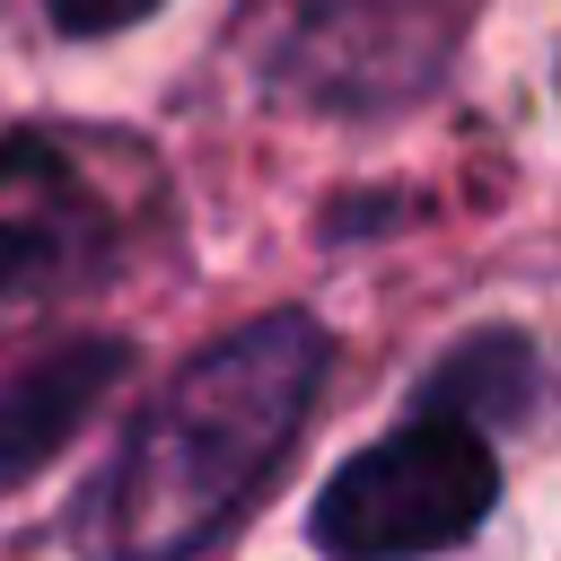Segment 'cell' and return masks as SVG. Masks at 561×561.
<instances>
[{
    "instance_id": "1",
    "label": "cell",
    "mask_w": 561,
    "mask_h": 561,
    "mask_svg": "<svg viewBox=\"0 0 561 561\" xmlns=\"http://www.w3.org/2000/svg\"><path fill=\"white\" fill-rule=\"evenodd\" d=\"M316 377H324V333H316V316H289V307L254 316L228 342H210L202 359H184L175 386L123 438V456L88 508L96 552L175 561V552L210 543L263 491L280 447L298 438Z\"/></svg>"
},
{
    "instance_id": "2",
    "label": "cell",
    "mask_w": 561,
    "mask_h": 561,
    "mask_svg": "<svg viewBox=\"0 0 561 561\" xmlns=\"http://www.w3.org/2000/svg\"><path fill=\"white\" fill-rule=\"evenodd\" d=\"M500 500L491 438L473 421L421 412L359 447L324 491H316V543L333 561H421L465 543Z\"/></svg>"
},
{
    "instance_id": "3",
    "label": "cell",
    "mask_w": 561,
    "mask_h": 561,
    "mask_svg": "<svg viewBox=\"0 0 561 561\" xmlns=\"http://www.w3.org/2000/svg\"><path fill=\"white\" fill-rule=\"evenodd\" d=\"M105 202L53 140H0V316L88 289L105 272Z\"/></svg>"
},
{
    "instance_id": "4",
    "label": "cell",
    "mask_w": 561,
    "mask_h": 561,
    "mask_svg": "<svg viewBox=\"0 0 561 561\" xmlns=\"http://www.w3.org/2000/svg\"><path fill=\"white\" fill-rule=\"evenodd\" d=\"M114 377H123V342H70V351H44L35 368H18L0 386V482L53 465L70 447V430L105 403Z\"/></svg>"
},
{
    "instance_id": "5",
    "label": "cell",
    "mask_w": 561,
    "mask_h": 561,
    "mask_svg": "<svg viewBox=\"0 0 561 561\" xmlns=\"http://www.w3.org/2000/svg\"><path fill=\"white\" fill-rule=\"evenodd\" d=\"M535 403V359H526V342H508V333H491V342H465L438 377H430V394H421V412H447V421H517Z\"/></svg>"
},
{
    "instance_id": "6",
    "label": "cell",
    "mask_w": 561,
    "mask_h": 561,
    "mask_svg": "<svg viewBox=\"0 0 561 561\" xmlns=\"http://www.w3.org/2000/svg\"><path fill=\"white\" fill-rule=\"evenodd\" d=\"M44 9H53V26H61V35H114V26L149 18L158 0H44Z\"/></svg>"
}]
</instances>
